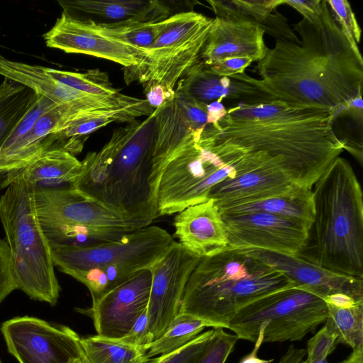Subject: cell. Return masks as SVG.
<instances>
[{"instance_id": "cell-54", "label": "cell", "mask_w": 363, "mask_h": 363, "mask_svg": "<svg viewBox=\"0 0 363 363\" xmlns=\"http://www.w3.org/2000/svg\"><path fill=\"white\" fill-rule=\"evenodd\" d=\"M0 151H1V150H0Z\"/></svg>"}, {"instance_id": "cell-20", "label": "cell", "mask_w": 363, "mask_h": 363, "mask_svg": "<svg viewBox=\"0 0 363 363\" xmlns=\"http://www.w3.org/2000/svg\"><path fill=\"white\" fill-rule=\"evenodd\" d=\"M0 75L33 90L56 104L79 103L98 110H109L135 104L138 99L121 93L110 96L89 94L52 77L45 67L8 60L0 55Z\"/></svg>"}, {"instance_id": "cell-33", "label": "cell", "mask_w": 363, "mask_h": 363, "mask_svg": "<svg viewBox=\"0 0 363 363\" xmlns=\"http://www.w3.org/2000/svg\"><path fill=\"white\" fill-rule=\"evenodd\" d=\"M46 72L55 79L78 91L100 96L118 94L119 91L112 86L108 75L99 69L84 73L72 72L45 67Z\"/></svg>"}, {"instance_id": "cell-19", "label": "cell", "mask_w": 363, "mask_h": 363, "mask_svg": "<svg viewBox=\"0 0 363 363\" xmlns=\"http://www.w3.org/2000/svg\"><path fill=\"white\" fill-rule=\"evenodd\" d=\"M62 13L96 26L157 22L176 14L159 0H59Z\"/></svg>"}, {"instance_id": "cell-42", "label": "cell", "mask_w": 363, "mask_h": 363, "mask_svg": "<svg viewBox=\"0 0 363 363\" xmlns=\"http://www.w3.org/2000/svg\"><path fill=\"white\" fill-rule=\"evenodd\" d=\"M114 340L135 347H144L153 341L154 339L148 330L147 307L124 336Z\"/></svg>"}, {"instance_id": "cell-15", "label": "cell", "mask_w": 363, "mask_h": 363, "mask_svg": "<svg viewBox=\"0 0 363 363\" xmlns=\"http://www.w3.org/2000/svg\"><path fill=\"white\" fill-rule=\"evenodd\" d=\"M152 279L151 268L143 269L92 303L90 308L76 311L92 319L97 335L121 337L147 307Z\"/></svg>"}, {"instance_id": "cell-47", "label": "cell", "mask_w": 363, "mask_h": 363, "mask_svg": "<svg viewBox=\"0 0 363 363\" xmlns=\"http://www.w3.org/2000/svg\"><path fill=\"white\" fill-rule=\"evenodd\" d=\"M227 113V108L218 100L207 105V124H216Z\"/></svg>"}, {"instance_id": "cell-4", "label": "cell", "mask_w": 363, "mask_h": 363, "mask_svg": "<svg viewBox=\"0 0 363 363\" xmlns=\"http://www.w3.org/2000/svg\"><path fill=\"white\" fill-rule=\"evenodd\" d=\"M296 286L281 272L238 250L201 257L186 285L179 313L228 328L238 312L272 293Z\"/></svg>"}, {"instance_id": "cell-29", "label": "cell", "mask_w": 363, "mask_h": 363, "mask_svg": "<svg viewBox=\"0 0 363 363\" xmlns=\"http://www.w3.org/2000/svg\"><path fill=\"white\" fill-rule=\"evenodd\" d=\"M40 95L5 79L0 85V148Z\"/></svg>"}, {"instance_id": "cell-46", "label": "cell", "mask_w": 363, "mask_h": 363, "mask_svg": "<svg viewBox=\"0 0 363 363\" xmlns=\"http://www.w3.org/2000/svg\"><path fill=\"white\" fill-rule=\"evenodd\" d=\"M327 304L337 308H350L363 303V300H357L345 294L337 293L323 298Z\"/></svg>"}, {"instance_id": "cell-12", "label": "cell", "mask_w": 363, "mask_h": 363, "mask_svg": "<svg viewBox=\"0 0 363 363\" xmlns=\"http://www.w3.org/2000/svg\"><path fill=\"white\" fill-rule=\"evenodd\" d=\"M9 352L19 363H70L82 353L81 337L66 325L21 316L1 324Z\"/></svg>"}, {"instance_id": "cell-32", "label": "cell", "mask_w": 363, "mask_h": 363, "mask_svg": "<svg viewBox=\"0 0 363 363\" xmlns=\"http://www.w3.org/2000/svg\"><path fill=\"white\" fill-rule=\"evenodd\" d=\"M327 307L325 325L337 335L338 344L352 350L363 345V303L350 308H337L329 304Z\"/></svg>"}, {"instance_id": "cell-35", "label": "cell", "mask_w": 363, "mask_h": 363, "mask_svg": "<svg viewBox=\"0 0 363 363\" xmlns=\"http://www.w3.org/2000/svg\"><path fill=\"white\" fill-rule=\"evenodd\" d=\"M327 3L341 31L354 51L360 53L361 29L350 3L345 0H327Z\"/></svg>"}, {"instance_id": "cell-50", "label": "cell", "mask_w": 363, "mask_h": 363, "mask_svg": "<svg viewBox=\"0 0 363 363\" xmlns=\"http://www.w3.org/2000/svg\"><path fill=\"white\" fill-rule=\"evenodd\" d=\"M340 363H363V345L352 350L350 356Z\"/></svg>"}, {"instance_id": "cell-45", "label": "cell", "mask_w": 363, "mask_h": 363, "mask_svg": "<svg viewBox=\"0 0 363 363\" xmlns=\"http://www.w3.org/2000/svg\"><path fill=\"white\" fill-rule=\"evenodd\" d=\"M362 96L355 97L343 106L338 113L339 116H348L360 124L363 119Z\"/></svg>"}, {"instance_id": "cell-53", "label": "cell", "mask_w": 363, "mask_h": 363, "mask_svg": "<svg viewBox=\"0 0 363 363\" xmlns=\"http://www.w3.org/2000/svg\"><path fill=\"white\" fill-rule=\"evenodd\" d=\"M0 363H1V360H0Z\"/></svg>"}, {"instance_id": "cell-16", "label": "cell", "mask_w": 363, "mask_h": 363, "mask_svg": "<svg viewBox=\"0 0 363 363\" xmlns=\"http://www.w3.org/2000/svg\"><path fill=\"white\" fill-rule=\"evenodd\" d=\"M43 37L49 48L108 60L124 68L138 65L146 55V50L108 36L94 25L73 20L62 13Z\"/></svg>"}, {"instance_id": "cell-6", "label": "cell", "mask_w": 363, "mask_h": 363, "mask_svg": "<svg viewBox=\"0 0 363 363\" xmlns=\"http://www.w3.org/2000/svg\"><path fill=\"white\" fill-rule=\"evenodd\" d=\"M172 241L167 230L149 225L116 241L50 247L55 267L83 284L94 303L138 272L151 268Z\"/></svg>"}, {"instance_id": "cell-13", "label": "cell", "mask_w": 363, "mask_h": 363, "mask_svg": "<svg viewBox=\"0 0 363 363\" xmlns=\"http://www.w3.org/2000/svg\"><path fill=\"white\" fill-rule=\"evenodd\" d=\"M228 240L225 250L260 249L298 256L309 230L301 223L267 213H220Z\"/></svg>"}, {"instance_id": "cell-18", "label": "cell", "mask_w": 363, "mask_h": 363, "mask_svg": "<svg viewBox=\"0 0 363 363\" xmlns=\"http://www.w3.org/2000/svg\"><path fill=\"white\" fill-rule=\"evenodd\" d=\"M98 111L103 110L79 103L55 105L43 114L26 135L0 152V174L21 169L43 152L55 149V134L73 121Z\"/></svg>"}, {"instance_id": "cell-11", "label": "cell", "mask_w": 363, "mask_h": 363, "mask_svg": "<svg viewBox=\"0 0 363 363\" xmlns=\"http://www.w3.org/2000/svg\"><path fill=\"white\" fill-rule=\"evenodd\" d=\"M236 174L233 166L201 146L194 135L162 172L156 196L158 217L207 201L213 186Z\"/></svg>"}, {"instance_id": "cell-31", "label": "cell", "mask_w": 363, "mask_h": 363, "mask_svg": "<svg viewBox=\"0 0 363 363\" xmlns=\"http://www.w3.org/2000/svg\"><path fill=\"white\" fill-rule=\"evenodd\" d=\"M210 325L196 318L178 314L159 337L144 346L148 359L173 352L201 333Z\"/></svg>"}, {"instance_id": "cell-39", "label": "cell", "mask_w": 363, "mask_h": 363, "mask_svg": "<svg viewBox=\"0 0 363 363\" xmlns=\"http://www.w3.org/2000/svg\"><path fill=\"white\" fill-rule=\"evenodd\" d=\"M174 99L181 114L194 132L202 130L207 125L208 104L175 93Z\"/></svg>"}, {"instance_id": "cell-37", "label": "cell", "mask_w": 363, "mask_h": 363, "mask_svg": "<svg viewBox=\"0 0 363 363\" xmlns=\"http://www.w3.org/2000/svg\"><path fill=\"white\" fill-rule=\"evenodd\" d=\"M55 105L57 104L49 99L39 96L34 105L18 123L9 138L4 142L0 148V152L9 148L26 135L32 128L38 119Z\"/></svg>"}, {"instance_id": "cell-36", "label": "cell", "mask_w": 363, "mask_h": 363, "mask_svg": "<svg viewBox=\"0 0 363 363\" xmlns=\"http://www.w3.org/2000/svg\"><path fill=\"white\" fill-rule=\"evenodd\" d=\"M223 328H215L214 335L203 353L193 363H225L239 340Z\"/></svg>"}, {"instance_id": "cell-44", "label": "cell", "mask_w": 363, "mask_h": 363, "mask_svg": "<svg viewBox=\"0 0 363 363\" xmlns=\"http://www.w3.org/2000/svg\"><path fill=\"white\" fill-rule=\"evenodd\" d=\"M283 4L297 11L304 19L315 22L321 15L323 0H282Z\"/></svg>"}, {"instance_id": "cell-5", "label": "cell", "mask_w": 363, "mask_h": 363, "mask_svg": "<svg viewBox=\"0 0 363 363\" xmlns=\"http://www.w3.org/2000/svg\"><path fill=\"white\" fill-rule=\"evenodd\" d=\"M313 255L333 272L363 279V194L350 162L337 157L312 188Z\"/></svg>"}, {"instance_id": "cell-38", "label": "cell", "mask_w": 363, "mask_h": 363, "mask_svg": "<svg viewBox=\"0 0 363 363\" xmlns=\"http://www.w3.org/2000/svg\"><path fill=\"white\" fill-rule=\"evenodd\" d=\"M338 345L337 335L324 325L306 344L304 363H312L327 359Z\"/></svg>"}, {"instance_id": "cell-7", "label": "cell", "mask_w": 363, "mask_h": 363, "mask_svg": "<svg viewBox=\"0 0 363 363\" xmlns=\"http://www.w3.org/2000/svg\"><path fill=\"white\" fill-rule=\"evenodd\" d=\"M4 189L0 196V221L17 289L32 299L55 306L60 286L50 243L36 214L33 188L18 178Z\"/></svg>"}, {"instance_id": "cell-51", "label": "cell", "mask_w": 363, "mask_h": 363, "mask_svg": "<svg viewBox=\"0 0 363 363\" xmlns=\"http://www.w3.org/2000/svg\"><path fill=\"white\" fill-rule=\"evenodd\" d=\"M70 363H88V362L84 353H82L80 356L72 359Z\"/></svg>"}, {"instance_id": "cell-26", "label": "cell", "mask_w": 363, "mask_h": 363, "mask_svg": "<svg viewBox=\"0 0 363 363\" xmlns=\"http://www.w3.org/2000/svg\"><path fill=\"white\" fill-rule=\"evenodd\" d=\"M207 2L216 17L246 21L259 26L276 40L300 42L286 18L277 10L282 5V0H208Z\"/></svg>"}, {"instance_id": "cell-25", "label": "cell", "mask_w": 363, "mask_h": 363, "mask_svg": "<svg viewBox=\"0 0 363 363\" xmlns=\"http://www.w3.org/2000/svg\"><path fill=\"white\" fill-rule=\"evenodd\" d=\"M82 172V163L62 149H50L18 170L4 174L0 189L11 181L21 178L33 187L56 188L73 186Z\"/></svg>"}, {"instance_id": "cell-24", "label": "cell", "mask_w": 363, "mask_h": 363, "mask_svg": "<svg viewBox=\"0 0 363 363\" xmlns=\"http://www.w3.org/2000/svg\"><path fill=\"white\" fill-rule=\"evenodd\" d=\"M175 92L206 104L223 99L249 103L272 100L256 86L207 72L201 61L179 79Z\"/></svg>"}, {"instance_id": "cell-9", "label": "cell", "mask_w": 363, "mask_h": 363, "mask_svg": "<svg viewBox=\"0 0 363 363\" xmlns=\"http://www.w3.org/2000/svg\"><path fill=\"white\" fill-rule=\"evenodd\" d=\"M213 18L194 11L171 16L169 23L146 50L137 66L124 69L127 84L138 81L145 93L161 87L174 100L179 79L199 61Z\"/></svg>"}, {"instance_id": "cell-8", "label": "cell", "mask_w": 363, "mask_h": 363, "mask_svg": "<svg viewBox=\"0 0 363 363\" xmlns=\"http://www.w3.org/2000/svg\"><path fill=\"white\" fill-rule=\"evenodd\" d=\"M33 188L38 219L50 243L89 246L113 242L152 223L123 217L72 186Z\"/></svg>"}, {"instance_id": "cell-23", "label": "cell", "mask_w": 363, "mask_h": 363, "mask_svg": "<svg viewBox=\"0 0 363 363\" xmlns=\"http://www.w3.org/2000/svg\"><path fill=\"white\" fill-rule=\"evenodd\" d=\"M298 186L277 164L267 163L220 182L208 199L217 206L239 203L286 194Z\"/></svg>"}, {"instance_id": "cell-48", "label": "cell", "mask_w": 363, "mask_h": 363, "mask_svg": "<svg viewBox=\"0 0 363 363\" xmlns=\"http://www.w3.org/2000/svg\"><path fill=\"white\" fill-rule=\"evenodd\" d=\"M306 356V350L290 345L277 363H301Z\"/></svg>"}, {"instance_id": "cell-21", "label": "cell", "mask_w": 363, "mask_h": 363, "mask_svg": "<svg viewBox=\"0 0 363 363\" xmlns=\"http://www.w3.org/2000/svg\"><path fill=\"white\" fill-rule=\"evenodd\" d=\"M264 34L259 26L246 21L216 17L199 61L211 64L229 57H249L258 62L268 49Z\"/></svg>"}, {"instance_id": "cell-27", "label": "cell", "mask_w": 363, "mask_h": 363, "mask_svg": "<svg viewBox=\"0 0 363 363\" xmlns=\"http://www.w3.org/2000/svg\"><path fill=\"white\" fill-rule=\"evenodd\" d=\"M154 111L146 99H141L134 104L93 112L73 121L66 129L55 134V148L75 156L81 152L91 133L113 122L131 123L139 117L150 116Z\"/></svg>"}, {"instance_id": "cell-22", "label": "cell", "mask_w": 363, "mask_h": 363, "mask_svg": "<svg viewBox=\"0 0 363 363\" xmlns=\"http://www.w3.org/2000/svg\"><path fill=\"white\" fill-rule=\"evenodd\" d=\"M174 226L179 242L199 257L212 256L227 248L223 221L211 199L178 213Z\"/></svg>"}, {"instance_id": "cell-34", "label": "cell", "mask_w": 363, "mask_h": 363, "mask_svg": "<svg viewBox=\"0 0 363 363\" xmlns=\"http://www.w3.org/2000/svg\"><path fill=\"white\" fill-rule=\"evenodd\" d=\"M170 17L157 22L116 26H95L108 36L146 50L169 23Z\"/></svg>"}, {"instance_id": "cell-41", "label": "cell", "mask_w": 363, "mask_h": 363, "mask_svg": "<svg viewBox=\"0 0 363 363\" xmlns=\"http://www.w3.org/2000/svg\"><path fill=\"white\" fill-rule=\"evenodd\" d=\"M16 289L9 247L4 239H0V303Z\"/></svg>"}, {"instance_id": "cell-3", "label": "cell", "mask_w": 363, "mask_h": 363, "mask_svg": "<svg viewBox=\"0 0 363 363\" xmlns=\"http://www.w3.org/2000/svg\"><path fill=\"white\" fill-rule=\"evenodd\" d=\"M157 110L116 129L99 152H89L72 186L126 218H158L150 184Z\"/></svg>"}, {"instance_id": "cell-17", "label": "cell", "mask_w": 363, "mask_h": 363, "mask_svg": "<svg viewBox=\"0 0 363 363\" xmlns=\"http://www.w3.org/2000/svg\"><path fill=\"white\" fill-rule=\"evenodd\" d=\"M281 272L296 286L325 298L342 293L363 300V279L327 270L298 256H291L260 249L238 250Z\"/></svg>"}, {"instance_id": "cell-14", "label": "cell", "mask_w": 363, "mask_h": 363, "mask_svg": "<svg viewBox=\"0 0 363 363\" xmlns=\"http://www.w3.org/2000/svg\"><path fill=\"white\" fill-rule=\"evenodd\" d=\"M201 257L172 241L151 267L152 279L147 306L148 330L161 336L179 313L189 278Z\"/></svg>"}, {"instance_id": "cell-43", "label": "cell", "mask_w": 363, "mask_h": 363, "mask_svg": "<svg viewBox=\"0 0 363 363\" xmlns=\"http://www.w3.org/2000/svg\"><path fill=\"white\" fill-rule=\"evenodd\" d=\"M252 62L249 57H229L211 64L202 63L207 72L217 76L230 77L244 74L246 68Z\"/></svg>"}, {"instance_id": "cell-10", "label": "cell", "mask_w": 363, "mask_h": 363, "mask_svg": "<svg viewBox=\"0 0 363 363\" xmlns=\"http://www.w3.org/2000/svg\"><path fill=\"white\" fill-rule=\"evenodd\" d=\"M328 318L327 304L320 296L294 286L267 295L244 307L228 329L238 339L263 343L301 340Z\"/></svg>"}, {"instance_id": "cell-28", "label": "cell", "mask_w": 363, "mask_h": 363, "mask_svg": "<svg viewBox=\"0 0 363 363\" xmlns=\"http://www.w3.org/2000/svg\"><path fill=\"white\" fill-rule=\"evenodd\" d=\"M217 207L222 214L261 212L286 217L301 223L308 230L314 219L312 189L300 186L280 195L244 203L218 205Z\"/></svg>"}, {"instance_id": "cell-1", "label": "cell", "mask_w": 363, "mask_h": 363, "mask_svg": "<svg viewBox=\"0 0 363 363\" xmlns=\"http://www.w3.org/2000/svg\"><path fill=\"white\" fill-rule=\"evenodd\" d=\"M335 112L278 100L240 101L216 124H207L198 143L225 162L255 156L275 163L296 185L312 189L344 150L333 130Z\"/></svg>"}, {"instance_id": "cell-30", "label": "cell", "mask_w": 363, "mask_h": 363, "mask_svg": "<svg viewBox=\"0 0 363 363\" xmlns=\"http://www.w3.org/2000/svg\"><path fill=\"white\" fill-rule=\"evenodd\" d=\"M81 346L88 363H147L144 347L121 343L97 335L81 337Z\"/></svg>"}, {"instance_id": "cell-49", "label": "cell", "mask_w": 363, "mask_h": 363, "mask_svg": "<svg viewBox=\"0 0 363 363\" xmlns=\"http://www.w3.org/2000/svg\"><path fill=\"white\" fill-rule=\"evenodd\" d=\"M262 344V336L259 334L252 352L244 356L239 363H271L274 362L273 359H264L258 357L257 352Z\"/></svg>"}, {"instance_id": "cell-40", "label": "cell", "mask_w": 363, "mask_h": 363, "mask_svg": "<svg viewBox=\"0 0 363 363\" xmlns=\"http://www.w3.org/2000/svg\"><path fill=\"white\" fill-rule=\"evenodd\" d=\"M214 328L201 333L195 338L173 351L161 363H193L204 351L214 335Z\"/></svg>"}, {"instance_id": "cell-2", "label": "cell", "mask_w": 363, "mask_h": 363, "mask_svg": "<svg viewBox=\"0 0 363 363\" xmlns=\"http://www.w3.org/2000/svg\"><path fill=\"white\" fill-rule=\"evenodd\" d=\"M298 43L277 40L257 62L259 79L245 73L230 78L267 94L272 100L331 109L336 118L348 101L362 96L363 60L351 46L331 14L327 0L315 22L294 25Z\"/></svg>"}, {"instance_id": "cell-52", "label": "cell", "mask_w": 363, "mask_h": 363, "mask_svg": "<svg viewBox=\"0 0 363 363\" xmlns=\"http://www.w3.org/2000/svg\"><path fill=\"white\" fill-rule=\"evenodd\" d=\"M301 363H304L303 361H302ZM312 363H329L327 360V359H324V360H321V361H318V362H312Z\"/></svg>"}]
</instances>
